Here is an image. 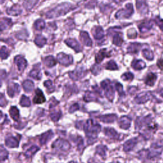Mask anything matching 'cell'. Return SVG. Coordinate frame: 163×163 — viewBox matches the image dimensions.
Wrapping results in <instances>:
<instances>
[{
  "instance_id": "1",
  "label": "cell",
  "mask_w": 163,
  "mask_h": 163,
  "mask_svg": "<svg viewBox=\"0 0 163 163\" xmlns=\"http://www.w3.org/2000/svg\"><path fill=\"white\" fill-rule=\"evenodd\" d=\"M73 8H75V7H73L72 4L70 3H62L54 9L51 10L50 11L48 12L46 14V17L48 19H51L64 16Z\"/></svg>"
},
{
  "instance_id": "2",
  "label": "cell",
  "mask_w": 163,
  "mask_h": 163,
  "mask_svg": "<svg viewBox=\"0 0 163 163\" xmlns=\"http://www.w3.org/2000/svg\"><path fill=\"white\" fill-rule=\"evenodd\" d=\"M84 127L86 136L89 138V142L90 140H94L96 138L98 134L101 131V129H102L99 124L91 119L88 120Z\"/></svg>"
},
{
  "instance_id": "3",
  "label": "cell",
  "mask_w": 163,
  "mask_h": 163,
  "mask_svg": "<svg viewBox=\"0 0 163 163\" xmlns=\"http://www.w3.org/2000/svg\"><path fill=\"white\" fill-rule=\"evenodd\" d=\"M163 150V145L160 143H152L150 150H145L139 152L141 157H147L148 159H154L159 156Z\"/></svg>"
},
{
  "instance_id": "4",
  "label": "cell",
  "mask_w": 163,
  "mask_h": 163,
  "mask_svg": "<svg viewBox=\"0 0 163 163\" xmlns=\"http://www.w3.org/2000/svg\"><path fill=\"white\" fill-rule=\"evenodd\" d=\"M152 122V117L150 115L145 117H139L136 120L135 127L136 129H142L143 127L150 126Z\"/></svg>"
},
{
  "instance_id": "5",
  "label": "cell",
  "mask_w": 163,
  "mask_h": 163,
  "mask_svg": "<svg viewBox=\"0 0 163 163\" xmlns=\"http://www.w3.org/2000/svg\"><path fill=\"white\" fill-rule=\"evenodd\" d=\"M102 87L104 90L105 95L110 101H113L114 98V89L109 80H105L102 82Z\"/></svg>"
},
{
  "instance_id": "6",
  "label": "cell",
  "mask_w": 163,
  "mask_h": 163,
  "mask_svg": "<svg viewBox=\"0 0 163 163\" xmlns=\"http://www.w3.org/2000/svg\"><path fill=\"white\" fill-rule=\"evenodd\" d=\"M133 12H134V10H133V4L131 3H129L126 4L125 9L120 10L119 12H117L116 17L119 19L129 18V17L131 16Z\"/></svg>"
},
{
  "instance_id": "7",
  "label": "cell",
  "mask_w": 163,
  "mask_h": 163,
  "mask_svg": "<svg viewBox=\"0 0 163 163\" xmlns=\"http://www.w3.org/2000/svg\"><path fill=\"white\" fill-rule=\"evenodd\" d=\"M52 148L57 151H66L70 148V145L67 141L62 139H58L53 143Z\"/></svg>"
},
{
  "instance_id": "8",
  "label": "cell",
  "mask_w": 163,
  "mask_h": 163,
  "mask_svg": "<svg viewBox=\"0 0 163 163\" xmlns=\"http://www.w3.org/2000/svg\"><path fill=\"white\" fill-rule=\"evenodd\" d=\"M152 98V94L150 92H143L136 96L135 99V102L138 104H143L147 102Z\"/></svg>"
},
{
  "instance_id": "9",
  "label": "cell",
  "mask_w": 163,
  "mask_h": 163,
  "mask_svg": "<svg viewBox=\"0 0 163 163\" xmlns=\"http://www.w3.org/2000/svg\"><path fill=\"white\" fill-rule=\"evenodd\" d=\"M57 59L61 64L64 66H68L73 63L72 57L64 53H59L57 56Z\"/></svg>"
},
{
  "instance_id": "10",
  "label": "cell",
  "mask_w": 163,
  "mask_h": 163,
  "mask_svg": "<svg viewBox=\"0 0 163 163\" xmlns=\"http://www.w3.org/2000/svg\"><path fill=\"white\" fill-rule=\"evenodd\" d=\"M86 74V70L82 68H79L76 69L73 72L70 73V77L73 80H79L84 77Z\"/></svg>"
},
{
  "instance_id": "11",
  "label": "cell",
  "mask_w": 163,
  "mask_h": 163,
  "mask_svg": "<svg viewBox=\"0 0 163 163\" xmlns=\"http://www.w3.org/2000/svg\"><path fill=\"white\" fill-rule=\"evenodd\" d=\"M136 8L142 15H145L148 12V5L145 0H136Z\"/></svg>"
},
{
  "instance_id": "12",
  "label": "cell",
  "mask_w": 163,
  "mask_h": 163,
  "mask_svg": "<svg viewBox=\"0 0 163 163\" xmlns=\"http://www.w3.org/2000/svg\"><path fill=\"white\" fill-rule=\"evenodd\" d=\"M15 63L20 71H22L27 66L26 60L21 56H17L15 57Z\"/></svg>"
},
{
  "instance_id": "13",
  "label": "cell",
  "mask_w": 163,
  "mask_h": 163,
  "mask_svg": "<svg viewBox=\"0 0 163 163\" xmlns=\"http://www.w3.org/2000/svg\"><path fill=\"white\" fill-rule=\"evenodd\" d=\"M45 102V98L42 91L40 89H37L35 92V96L33 99V102L35 104H41Z\"/></svg>"
},
{
  "instance_id": "14",
  "label": "cell",
  "mask_w": 163,
  "mask_h": 163,
  "mask_svg": "<svg viewBox=\"0 0 163 163\" xmlns=\"http://www.w3.org/2000/svg\"><path fill=\"white\" fill-rule=\"evenodd\" d=\"M7 93L9 96L13 98L16 94L20 93V87L17 84H12L8 85Z\"/></svg>"
},
{
  "instance_id": "15",
  "label": "cell",
  "mask_w": 163,
  "mask_h": 163,
  "mask_svg": "<svg viewBox=\"0 0 163 163\" xmlns=\"http://www.w3.org/2000/svg\"><path fill=\"white\" fill-rule=\"evenodd\" d=\"M131 122V119L127 116L122 117L119 121L120 127L124 129H127L130 127Z\"/></svg>"
},
{
  "instance_id": "16",
  "label": "cell",
  "mask_w": 163,
  "mask_h": 163,
  "mask_svg": "<svg viewBox=\"0 0 163 163\" xmlns=\"http://www.w3.org/2000/svg\"><path fill=\"white\" fill-rule=\"evenodd\" d=\"M138 143V139L136 138H133L132 139L127 141L124 145V150L128 152L131 151L133 149V148L135 147L136 143Z\"/></svg>"
},
{
  "instance_id": "17",
  "label": "cell",
  "mask_w": 163,
  "mask_h": 163,
  "mask_svg": "<svg viewBox=\"0 0 163 163\" xmlns=\"http://www.w3.org/2000/svg\"><path fill=\"white\" fill-rule=\"evenodd\" d=\"M65 42L67 45L72 48V49H73L76 52H80L82 50V48L79 44V43L77 41H76L75 39L69 38V39L66 40Z\"/></svg>"
},
{
  "instance_id": "18",
  "label": "cell",
  "mask_w": 163,
  "mask_h": 163,
  "mask_svg": "<svg viewBox=\"0 0 163 163\" xmlns=\"http://www.w3.org/2000/svg\"><path fill=\"white\" fill-rule=\"evenodd\" d=\"M80 39L82 41L83 44L88 47H90L93 45L92 40H91L90 38L88 33L85 31H82L80 33Z\"/></svg>"
},
{
  "instance_id": "19",
  "label": "cell",
  "mask_w": 163,
  "mask_h": 163,
  "mask_svg": "<svg viewBox=\"0 0 163 163\" xmlns=\"http://www.w3.org/2000/svg\"><path fill=\"white\" fill-rule=\"evenodd\" d=\"M157 76L156 74L154 73H148L145 80V84L148 86H154L155 84L156 81L157 80Z\"/></svg>"
},
{
  "instance_id": "20",
  "label": "cell",
  "mask_w": 163,
  "mask_h": 163,
  "mask_svg": "<svg viewBox=\"0 0 163 163\" xmlns=\"http://www.w3.org/2000/svg\"><path fill=\"white\" fill-rule=\"evenodd\" d=\"M117 119V116L115 114H110V115H105V116H102L99 117L100 121H102L105 123H112L113 122Z\"/></svg>"
},
{
  "instance_id": "21",
  "label": "cell",
  "mask_w": 163,
  "mask_h": 163,
  "mask_svg": "<svg viewBox=\"0 0 163 163\" xmlns=\"http://www.w3.org/2000/svg\"><path fill=\"white\" fill-rule=\"evenodd\" d=\"M6 145L8 147L14 148L19 146V141L13 136H9L6 138L5 140Z\"/></svg>"
},
{
  "instance_id": "22",
  "label": "cell",
  "mask_w": 163,
  "mask_h": 163,
  "mask_svg": "<svg viewBox=\"0 0 163 163\" xmlns=\"http://www.w3.org/2000/svg\"><path fill=\"white\" fill-rule=\"evenodd\" d=\"M7 13L11 16H19L22 13V10L19 5H14L7 9Z\"/></svg>"
},
{
  "instance_id": "23",
  "label": "cell",
  "mask_w": 163,
  "mask_h": 163,
  "mask_svg": "<svg viewBox=\"0 0 163 163\" xmlns=\"http://www.w3.org/2000/svg\"><path fill=\"white\" fill-rule=\"evenodd\" d=\"M123 43L122 34L120 32H116L113 37V44L117 46H121Z\"/></svg>"
},
{
  "instance_id": "24",
  "label": "cell",
  "mask_w": 163,
  "mask_h": 163,
  "mask_svg": "<svg viewBox=\"0 0 163 163\" xmlns=\"http://www.w3.org/2000/svg\"><path fill=\"white\" fill-rule=\"evenodd\" d=\"M153 26L152 21H145L142 22L141 24L138 26L141 32H145L149 31Z\"/></svg>"
},
{
  "instance_id": "25",
  "label": "cell",
  "mask_w": 163,
  "mask_h": 163,
  "mask_svg": "<svg viewBox=\"0 0 163 163\" xmlns=\"http://www.w3.org/2000/svg\"><path fill=\"white\" fill-rule=\"evenodd\" d=\"M29 75L33 79L40 80L41 77L40 66H36V67H35V68L32 70V71L30 73V75Z\"/></svg>"
},
{
  "instance_id": "26",
  "label": "cell",
  "mask_w": 163,
  "mask_h": 163,
  "mask_svg": "<svg viewBox=\"0 0 163 163\" xmlns=\"http://www.w3.org/2000/svg\"><path fill=\"white\" fill-rule=\"evenodd\" d=\"M132 67L136 70H140L146 67L145 63L142 60H134L132 63Z\"/></svg>"
},
{
  "instance_id": "27",
  "label": "cell",
  "mask_w": 163,
  "mask_h": 163,
  "mask_svg": "<svg viewBox=\"0 0 163 163\" xmlns=\"http://www.w3.org/2000/svg\"><path fill=\"white\" fill-rule=\"evenodd\" d=\"M53 135H54V134H53V133H52V131H47V133L43 134L41 136V138H40L41 144V145L45 144V143L48 141L50 140V139L53 137Z\"/></svg>"
},
{
  "instance_id": "28",
  "label": "cell",
  "mask_w": 163,
  "mask_h": 163,
  "mask_svg": "<svg viewBox=\"0 0 163 163\" xmlns=\"http://www.w3.org/2000/svg\"><path fill=\"white\" fill-rule=\"evenodd\" d=\"M93 35L96 40L102 39V38L104 36V31L103 28L100 26L95 27L94 30L93 31Z\"/></svg>"
},
{
  "instance_id": "29",
  "label": "cell",
  "mask_w": 163,
  "mask_h": 163,
  "mask_svg": "<svg viewBox=\"0 0 163 163\" xmlns=\"http://www.w3.org/2000/svg\"><path fill=\"white\" fill-rule=\"evenodd\" d=\"M104 132L105 133V135L110 138H111L112 139H117L118 138V136H119L118 133L116 130H115L114 129L105 128Z\"/></svg>"
},
{
  "instance_id": "30",
  "label": "cell",
  "mask_w": 163,
  "mask_h": 163,
  "mask_svg": "<svg viewBox=\"0 0 163 163\" xmlns=\"http://www.w3.org/2000/svg\"><path fill=\"white\" fill-rule=\"evenodd\" d=\"M23 88L27 93H30L34 89V84L30 80H26L23 82Z\"/></svg>"
},
{
  "instance_id": "31",
  "label": "cell",
  "mask_w": 163,
  "mask_h": 163,
  "mask_svg": "<svg viewBox=\"0 0 163 163\" xmlns=\"http://www.w3.org/2000/svg\"><path fill=\"white\" fill-rule=\"evenodd\" d=\"M109 57V55L108 54V52L106 51V49L101 50L98 54L96 55V61L97 63H100L102 62L105 57Z\"/></svg>"
},
{
  "instance_id": "32",
  "label": "cell",
  "mask_w": 163,
  "mask_h": 163,
  "mask_svg": "<svg viewBox=\"0 0 163 163\" xmlns=\"http://www.w3.org/2000/svg\"><path fill=\"white\" fill-rule=\"evenodd\" d=\"M141 45L140 44H137V43H134L131 44L127 48V52L129 53H137L140 49Z\"/></svg>"
},
{
  "instance_id": "33",
  "label": "cell",
  "mask_w": 163,
  "mask_h": 163,
  "mask_svg": "<svg viewBox=\"0 0 163 163\" xmlns=\"http://www.w3.org/2000/svg\"><path fill=\"white\" fill-rule=\"evenodd\" d=\"M44 63L47 67L51 68V67H53L56 64L57 61L54 59V57L53 56H48L45 57V59L44 60Z\"/></svg>"
},
{
  "instance_id": "34",
  "label": "cell",
  "mask_w": 163,
  "mask_h": 163,
  "mask_svg": "<svg viewBox=\"0 0 163 163\" xmlns=\"http://www.w3.org/2000/svg\"><path fill=\"white\" fill-rule=\"evenodd\" d=\"M38 1V0H25L23 4L27 10H30L35 7V5H36Z\"/></svg>"
},
{
  "instance_id": "35",
  "label": "cell",
  "mask_w": 163,
  "mask_h": 163,
  "mask_svg": "<svg viewBox=\"0 0 163 163\" xmlns=\"http://www.w3.org/2000/svg\"><path fill=\"white\" fill-rule=\"evenodd\" d=\"M10 113L11 117L14 121H17L19 119V111L16 107H12L10 109Z\"/></svg>"
},
{
  "instance_id": "36",
  "label": "cell",
  "mask_w": 163,
  "mask_h": 163,
  "mask_svg": "<svg viewBox=\"0 0 163 163\" xmlns=\"http://www.w3.org/2000/svg\"><path fill=\"white\" fill-rule=\"evenodd\" d=\"M35 43L36 45L40 47H42L44 45H45L47 43L46 38H44L41 35H38L35 40Z\"/></svg>"
},
{
  "instance_id": "37",
  "label": "cell",
  "mask_w": 163,
  "mask_h": 163,
  "mask_svg": "<svg viewBox=\"0 0 163 163\" xmlns=\"http://www.w3.org/2000/svg\"><path fill=\"white\" fill-rule=\"evenodd\" d=\"M84 99L85 102H91V101H94L97 99L96 93H94L92 92H90V91H87L84 96Z\"/></svg>"
},
{
  "instance_id": "38",
  "label": "cell",
  "mask_w": 163,
  "mask_h": 163,
  "mask_svg": "<svg viewBox=\"0 0 163 163\" xmlns=\"http://www.w3.org/2000/svg\"><path fill=\"white\" fill-rule=\"evenodd\" d=\"M12 25L11 19L4 18L1 22V30L3 31L4 30H7L10 26Z\"/></svg>"
},
{
  "instance_id": "39",
  "label": "cell",
  "mask_w": 163,
  "mask_h": 163,
  "mask_svg": "<svg viewBox=\"0 0 163 163\" xmlns=\"http://www.w3.org/2000/svg\"><path fill=\"white\" fill-rule=\"evenodd\" d=\"M142 53L143 56H144L147 59L150 61L154 59V54H153V52L150 50L144 49L142 51Z\"/></svg>"
},
{
  "instance_id": "40",
  "label": "cell",
  "mask_w": 163,
  "mask_h": 163,
  "mask_svg": "<svg viewBox=\"0 0 163 163\" xmlns=\"http://www.w3.org/2000/svg\"><path fill=\"white\" fill-rule=\"evenodd\" d=\"M38 150H39V147H38L36 146H33L30 148V149H28L26 151V152L25 153V155L27 157H30L33 155H34Z\"/></svg>"
},
{
  "instance_id": "41",
  "label": "cell",
  "mask_w": 163,
  "mask_h": 163,
  "mask_svg": "<svg viewBox=\"0 0 163 163\" xmlns=\"http://www.w3.org/2000/svg\"><path fill=\"white\" fill-rule=\"evenodd\" d=\"M20 104L22 107H30L31 105V101L26 96H22L21 101H20Z\"/></svg>"
},
{
  "instance_id": "42",
  "label": "cell",
  "mask_w": 163,
  "mask_h": 163,
  "mask_svg": "<svg viewBox=\"0 0 163 163\" xmlns=\"http://www.w3.org/2000/svg\"><path fill=\"white\" fill-rule=\"evenodd\" d=\"M45 24L44 21L41 20V19H38L35 23V27L36 30L41 31L45 27Z\"/></svg>"
},
{
  "instance_id": "43",
  "label": "cell",
  "mask_w": 163,
  "mask_h": 163,
  "mask_svg": "<svg viewBox=\"0 0 163 163\" xmlns=\"http://www.w3.org/2000/svg\"><path fill=\"white\" fill-rule=\"evenodd\" d=\"M107 147L103 145H99L96 147V153L102 156H104L106 154Z\"/></svg>"
},
{
  "instance_id": "44",
  "label": "cell",
  "mask_w": 163,
  "mask_h": 163,
  "mask_svg": "<svg viewBox=\"0 0 163 163\" xmlns=\"http://www.w3.org/2000/svg\"><path fill=\"white\" fill-rule=\"evenodd\" d=\"M106 68L110 70H118V66L113 61H110L107 64Z\"/></svg>"
},
{
  "instance_id": "45",
  "label": "cell",
  "mask_w": 163,
  "mask_h": 163,
  "mask_svg": "<svg viewBox=\"0 0 163 163\" xmlns=\"http://www.w3.org/2000/svg\"><path fill=\"white\" fill-rule=\"evenodd\" d=\"M44 85L47 87L49 92L51 93V92H53V91L54 90V87L53 84H52V82L51 80L45 81L44 82Z\"/></svg>"
},
{
  "instance_id": "46",
  "label": "cell",
  "mask_w": 163,
  "mask_h": 163,
  "mask_svg": "<svg viewBox=\"0 0 163 163\" xmlns=\"http://www.w3.org/2000/svg\"><path fill=\"white\" fill-rule=\"evenodd\" d=\"M61 115H62V113L60 111L54 112L50 114V117L54 121H57L61 118Z\"/></svg>"
},
{
  "instance_id": "47",
  "label": "cell",
  "mask_w": 163,
  "mask_h": 163,
  "mask_svg": "<svg viewBox=\"0 0 163 163\" xmlns=\"http://www.w3.org/2000/svg\"><path fill=\"white\" fill-rule=\"evenodd\" d=\"M0 155H1V161H4V159H7L8 153L5 148L3 147V145L1 146V153H0Z\"/></svg>"
},
{
  "instance_id": "48",
  "label": "cell",
  "mask_w": 163,
  "mask_h": 163,
  "mask_svg": "<svg viewBox=\"0 0 163 163\" xmlns=\"http://www.w3.org/2000/svg\"><path fill=\"white\" fill-rule=\"evenodd\" d=\"M9 56V52L5 47H2L1 49V59H7Z\"/></svg>"
},
{
  "instance_id": "49",
  "label": "cell",
  "mask_w": 163,
  "mask_h": 163,
  "mask_svg": "<svg viewBox=\"0 0 163 163\" xmlns=\"http://www.w3.org/2000/svg\"><path fill=\"white\" fill-rule=\"evenodd\" d=\"M133 78H134V75L131 72L125 73L122 76V79L124 80H132Z\"/></svg>"
},
{
  "instance_id": "50",
  "label": "cell",
  "mask_w": 163,
  "mask_h": 163,
  "mask_svg": "<svg viewBox=\"0 0 163 163\" xmlns=\"http://www.w3.org/2000/svg\"><path fill=\"white\" fill-rule=\"evenodd\" d=\"M27 36H28V35L27 34V32L24 31H21L20 32H19L16 35V37L19 38V39H21V40H24L25 38Z\"/></svg>"
},
{
  "instance_id": "51",
  "label": "cell",
  "mask_w": 163,
  "mask_h": 163,
  "mask_svg": "<svg viewBox=\"0 0 163 163\" xmlns=\"http://www.w3.org/2000/svg\"><path fill=\"white\" fill-rule=\"evenodd\" d=\"M116 89L118 91L119 94L120 96H125V93H124V90H123V87L122 85L120 84V83H117L116 84Z\"/></svg>"
},
{
  "instance_id": "52",
  "label": "cell",
  "mask_w": 163,
  "mask_h": 163,
  "mask_svg": "<svg viewBox=\"0 0 163 163\" xmlns=\"http://www.w3.org/2000/svg\"><path fill=\"white\" fill-rule=\"evenodd\" d=\"M91 71L94 75H98L101 71V67L97 64H94L91 68Z\"/></svg>"
},
{
  "instance_id": "53",
  "label": "cell",
  "mask_w": 163,
  "mask_h": 163,
  "mask_svg": "<svg viewBox=\"0 0 163 163\" xmlns=\"http://www.w3.org/2000/svg\"><path fill=\"white\" fill-rule=\"evenodd\" d=\"M136 35H137V33H136V31L135 30H130L128 31V33H127L128 37L130 38H136Z\"/></svg>"
},
{
  "instance_id": "54",
  "label": "cell",
  "mask_w": 163,
  "mask_h": 163,
  "mask_svg": "<svg viewBox=\"0 0 163 163\" xmlns=\"http://www.w3.org/2000/svg\"><path fill=\"white\" fill-rule=\"evenodd\" d=\"M79 109V104L77 103L74 104L73 105H71V106L70 107V113H73L75 111H76V110H77Z\"/></svg>"
},
{
  "instance_id": "55",
  "label": "cell",
  "mask_w": 163,
  "mask_h": 163,
  "mask_svg": "<svg viewBox=\"0 0 163 163\" xmlns=\"http://www.w3.org/2000/svg\"><path fill=\"white\" fill-rule=\"evenodd\" d=\"M156 22L157 24L159 26V27L163 31V20L160 19L159 17H157L156 19Z\"/></svg>"
},
{
  "instance_id": "56",
  "label": "cell",
  "mask_w": 163,
  "mask_h": 163,
  "mask_svg": "<svg viewBox=\"0 0 163 163\" xmlns=\"http://www.w3.org/2000/svg\"><path fill=\"white\" fill-rule=\"evenodd\" d=\"M157 66L159 67V68L161 69V70H163V59H161L159 60H158L157 63Z\"/></svg>"
},
{
  "instance_id": "57",
  "label": "cell",
  "mask_w": 163,
  "mask_h": 163,
  "mask_svg": "<svg viewBox=\"0 0 163 163\" xmlns=\"http://www.w3.org/2000/svg\"><path fill=\"white\" fill-rule=\"evenodd\" d=\"M88 163H102L99 160L96 159H90L89 160Z\"/></svg>"
},
{
  "instance_id": "58",
  "label": "cell",
  "mask_w": 163,
  "mask_h": 163,
  "mask_svg": "<svg viewBox=\"0 0 163 163\" xmlns=\"http://www.w3.org/2000/svg\"><path fill=\"white\" fill-rule=\"evenodd\" d=\"M5 99H4L3 94H1V106H2V107H3V102H6V103H7V102H6V100H5Z\"/></svg>"
},
{
  "instance_id": "59",
  "label": "cell",
  "mask_w": 163,
  "mask_h": 163,
  "mask_svg": "<svg viewBox=\"0 0 163 163\" xmlns=\"http://www.w3.org/2000/svg\"><path fill=\"white\" fill-rule=\"evenodd\" d=\"M124 1H126V0H114V1L116 3H121Z\"/></svg>"
},
{
  "instance_id": "60",
  "label": "cell",
  "mask_w": 163,
  "mask_h": 163,
  "mask_svg": "<svg viewBox=\"0 0 163 163\" xmlns=\"http://www.w3.org/2000/svg\"><path fill=\"white\" fill-rule=\"evenodd\" d=\"M160 94H161V95L163 97V89L160 90Z\"/></svg>"
},
{
  "instance_id": "61",
  "label": "cell",
  "mask_w": 163,
  "mask_h": 163,
  "mask_svg": "<svg viewBox=\"0 0 163 163\" xmlns=\"http://www.w3.org/2000/svg\"><path fill=\"white\" fill-rule=\"evenodd\" d=\"M69 163H77V162H75V161H71V162H69Z\"/></svg>"
},
{
  "instance_id": "62",
  "label": "cell",
  "mask_w": 163,
  "mask_h": 163,
  "mask_svg": "<svg viewBox=\"0 0 163 163\" xmlns=\"http://www.w3.org/2000/svg\"><path fill=\"white\" fill-rule=\"evenodd\" d=\"M112 163H119V162H112Z\"/></svg>"
}]
</instances>
